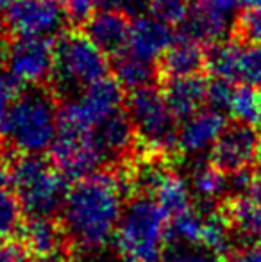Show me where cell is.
<instances>
[{
    "instance_id": "22",
    "label": "cell",
    "mask_w": 261,
    "mask_h": 262,
    "mask_svg": "<svg viewBox=\"0 0 261 262\" xmlns=\"http://www.w3.org/2000/svg\"><path fill=\"white\" fill-rule=\"evenodd\" d=\"M233 230L249 243L261 241V205L247 196L227 198L220 204Z\"/></svg>"
},
{
    "instance_id": "18",
    "label": "cell",
    "mask_w": 261,
    "mask_h": 262,
    "mask_svg": "<svg viewBox=\"0 0 261 262\" xmlns=\"http://www.w3.org/2000/svg\"><path fill=\"white\" fill-rule=\"evenodd\" d=\"M208 84L209 82L202 77V73L188 77H170L165 80L161 91L177 121L183 123L208 104Z\"/></svg>"
},
{
    "instance_id": "29",
    "label": "cell",
    "mask_w": 261,
    "mask_h": 262,
    "mask_svg": "<svg viewBox=\"0 0 261 262\" xmlns=\"http://www.w3.org/2000/svg\"><path fill=\"white\" fill-rule=\"evenodd\" d=\"M234 82H229L226 79H213L208 84V107L213 111H218L222 114H227L231 111V104L234 98Z\"/></svg>"
},
{
    "instance_id": "4",
    "label": "cell",
    "mask_w": 261,
    "mask_h": 262,
    "mask_svg": "<svg viewBox=\"0 0 261 262\" xmlns=\"http://www.w3.org/2000/svg\"><path fill=\"white\" fill-rule=\"evenodd\" d=\"M11 180L27 217H54L61 212L70 186L52 161L43 156L20 154L11 162Z\"/></svg>"
},
{
    "instance_id": "34",
    "label": "cell",
    "mask_w": 261,
    "mask_h": 262,
    "mask_svg": "<svg viewBox=\"0 0 261 262\" xmlns=\"http://www.w3.org/2000/svg\"><path fill=\"white\" fill-rule=\"evenodd\" d=\"M65 7L66 14L72 21H86L95 13V7L98 6V0H59Z\"/></svg>"
},
{
    "instance_id": "16",
    "label": "cell",
    "mask_w": 261,
    "mask_h": 262,
    "mask_svg": "<svg viewBox=\"0 0 261 262\" xmlns=\"http://www.w3.org/2000/svg\"><path fill=\"white\" fill-rule=\"evenodd\" d=\"M129 16L120 11L98 9L84 21V34L104 54L116 55L127 49L131 32Z\"/></svg>"
},
{
    "instance_id": "26",
    "label": "cell",
    "mask_w": 261,
    "mask_h": 262,
    "mask_svg": "<svg viewBox=\"0 0 261 262\" xmlns=\"http://www.w3.org/2000/svg\"><path fill=\"white\" fill-rule=\"evenodd\" d=\"M22 214L24 210L13 187H0V241L11 239L22 230Z\"/></svg>"
},
{
    "instance_id": "30",
    "label": "cell",
    "mask_w": 261,
    "mask_h": 262,
    "mask_svg": "<svg viewBox=\"0 0 261 262\" xmlns=\"http://www.w3.org/2000/svg\"><path fill=\"white\" fill-rule=\"evenodd\" d=\"M24 88H25L24 84L14 79L7 70L0 68V125L7 118V114H9L11 107L14 105V102L24 93Z\"/></svg>"
},
{
    "instance_id": "32",
    "label": "cell",
    "mask_w": 261,
    "mask_h": 262,
    "mask_svg": "<svg viewBox=\"0 0 261 262\" xmlns=\"http://www.w3.org/2000/svg\"><path fill=\"white\" fill-rule=\"evenodd\" d=\"M242 82L261 86V43L245 45L242 61Z\"/></svg>"
},
{
    "instance_id": "10",
    "label": "cell",
    "mask_w": 261,
    "mask_h": 262,
    "mask_svg": "<svg viewBox=\"0 0 261 262\" xmlns=\"http://www.w3.org/2000/svg\"><path fill=\"white\" fill-rule=\"evenodd\" d=\"M6 70L24 86H43L54 70V43L47 38H16L9 43Z\"/></svg>"
},
{
    "instance_id": "19",
    "label": "cell",
    "mask_w": 261,
    "mask_h": 262,
    "mask_svg": "<svg viewBox=\"0 0 261 262\" xmlns=\"http://www.w3.org/2000/svg\"><path fill=\"white\" fill-rule=\"evenodd\" d=\"M206 62H208L206 45L179 34L170 45V49L161 57L159 73H163L165 79L198 75L206 68Z\"/></svg>"
},
{
    "instance_id": "23",
    "label": "cell",
    "mask_w": 261,
    "mask_h": 262,
    "mask_svg": "<svg viewBox=\"0 0 261 262\" xmlns=\"http://www.w3.org/2000/svg\"><path fill=\"white\" fill-rule=\"evenodd\" d=\"M245 45L231 38L211 45L208 50L206 70L216 79H226L229 82H242V61Z\"/></svg>"
},
{
    "instance_id": "39",
    "label": "cell",
    "mask_w": 261,
    "mask_h": 262,
    "mask_svg": "<svg viewBox=\"0 0 261 262\" xmlns=\"http://www.w3.org/2000/svg\"><path fill=\"white\" fill-rule=\"evenodd\" d=\"M254 164H256V168H254L256 175H261V139H259V146H258V154H256Z\"/></svg>"
},
{
    "instance_id": "33",
    "label": "cell",
    "mask_w": 261,
    "mask_h": 262,
    "mask_svg": "<svg viewBox=\"0 0 261 262\" xmlns=\"http://www.w3.org/2000/svg\"><path fill=\"white\" fill-rule=\"evenodd\" d=\"M66 262H129L118 252H111L108 248H95V250H79L77 253L68 257Z\"/></svg>"
},
{
    "instance_id": "11",
    "label": "cell",
    "mask_w": 261,
    "mask_h": 262,
    "mask_svg": "<svg viewBox=\"0 0 261 262\" xmlns=\"http://www.w3.org/2000/svg\"><path fill=\"white\" fill-rule=\"evenodd\" d=\"M259 139L254 125L231 121L209 150V162L226 175L251 168L256 161Z\"/></svg>"
},
{
    "instance_id": "36",
    "label": "cell",
    "mask_w": 261,
    "mask_h": 262,
    "mask_svg": "<svg viewBox=\"0 0 261 262\" xmlns=\"http://www.w3.org/2000/svg\"><path fill=\"white\" fill-rule=\"evenodd\" d=\"M226 262H261V241L247 243L242 248H234Z\"/></svg>"
},
{
    "instance_id": "12",
    "label": "cell",
    "mask_w": 261,
    "mask_h": 262,
    "mask_svg": "<svg viewBox=\"0 0 261 262\" xmlns=\"http://www.w3.org/2000/svg\"><path fill=\"white\" fill-rule=\"evenodd\" d=\"M22 245L39 262H66L70 237L61 221L54 217H29L22 225Z\"/></svg>"
},
{
    "instance_id": "38",
    "label": "cell",
    "mask_w": 261,
    "mask_h": 262,
    "mask_svg": "<svg viewBox=\"0 0 261 262\" xmlns=\"http://www.w3.org/2000/svg\"><path fill=\"white\" fill-rule=\"evenodd\" d=\"M242 9H252V7H261V0H238Z\"/></svg>"
},
{
    "instance_id": "21",
    "label": "cell",
    "mask_w": 261,
    "mask_h": 262,
    "mask_svg": "<svg viewBox=\"0 0 261 262\" xmlns=\"http://www.w3.org/2000/svg\"><path fill=\"white\" fill-rule=\"evenodd\" d=\"M111 72L115 73V80L124 90L134 91L152 86L159 73V66L136 57L129 50H124L111 57Z\"/></svg>"
},
{
    "instance_id": "31",
    "label": "cell",
    "mask_w": 261,
    "mask_h": 262,
    "mask_svg": "<svg viewBox=\"0 0 261 262\" xmlns=\"http://www.w3.org/2000/svg\"><path fill=\"white\" fill-rule=\"evenodd\" d=\"M190 7V0H150V11L154 16L167 24H181Z\"/></svg>"
},
{
    "instance_id": "15",
    "label": "cell",
    "mask_w": 261,
    "mask_h": 262,
    "mask_svg": "<svg viewBox=\"0 0 261 262\" xmlns=\"http://www.w3.org/2000/svg\"><path fill=\"white\" fill-rule=\"evenodd\" d=\"M91 136L106 164L126 161L138 143L129 113L126 109L116 111L115 114L106 118L91 130Z\"/></svg>"
},
{
    "instance_id": "35",
    "label": "cell",
    "mask_w": 261,
    "mask_h": 262,
    "mask_svg": "<svg viewBox=\"0 0 261 262\" xmlns=\"http://www.w3.org/2000/svg\"><path fill=\"white\" fill-rule=\"evenodd\" d=\"M27 250L22 243H14L11 239L0 241V262H25Z\"/></svg>"
},
{
    "instance_id": "14",
    "label": "cell",
    "mask_w": 261,
    "mask_h": 262,
    "mask_svg": "<svg viewBox=\"0 0 261 262\" xmlns=\"http://www.w3.org/2000/svg\"><path fill=\"white\" fill-rule=\"evenodd\" d=\"M227 125L226 114L213 109H202L192 118L185 120L179 127L177 152L188 157L202 156L213 148L216 139Z\"/></svg>"
},
{
    "instance_id": "37",
    "label": "cell",
    "mask_w": 261,
    "mask_h": 262,
    "mask_svg": "<svg viewBox=\"0 0 261 262\" xmlns=\"http://www.w3.org/2000/svg\"><path fill=\"white\" fill-rule=\"evenodd\" d=\"M190 2L209 7V9L220 11V13H224V14H231L236 7H240L238 0H190Z\"/></svg>"
},
{
    "instance_id": "27",
    "label": "cell",
    "mask_w": 261,
    "mask_h": 262,
    "mask_svg": "<svg viewBox=\"0 0 261 262\" xmlns=\"http://www.w3.org/2000/svg\"><path fill=\"white\" fill-rule=\"evenodd\" d=\"M229 114L236 121L258 125L259 121V95L251 84L236 86Z\"/></svg>"
},
{
    "instance_id": "20",
    "label": "cell",
    "mask_w": 261,
    "mask_h": 262,
    "mask_svg": "<svg viewBox=\"0 0 261 262\" xmlns=\"http://www.w3.org/2000/svg\"><path fill=\"white\" fill-rule=\"evenodd\" d=\"M190 187L202 205H220L229 196L227 175L211 162H198L190 173Z\"/></svg>"
},
{
    "instance_id": "42",
    "label": "cell",
    "mask_w": 261,
    "mask_h": 262,
    "mask_svg": "<svg viewBox=\"0 0 261 262\" xmlns=\"http://www.w3.org/2000/svg\"><path fill=\"white\" fill-rule=\"evenodd\" d=\"M32 262H39V260H32Z\"/></svg>"
},
{
    "instance_id": "9",
    "label": "cell",
    "mask_w": 261,
    "mask_h": 262,
    "mask_svg": "<svg viewBox=\"0 0 261 262\" xmlns=\"http://www.w3.org/2000/svg\"><path fill=\"white\" fill-rule=\"evenodd\" d=\"M50 161L68 182H77L106 164L93 141L91 130H77L61 125L50 146Z\"/></svg>"
},
{
    "instance_id": "41",
    "label": "cell",
    "mask_w": 261,
    "mask_h": 262,
    "mask_svg": "<svg viewBox=\"0 0 261 262\" xmlns=\"http://www.w3.org/2000/svg\"><path fill=\"white\" fill-rule=\"evenodd\" d=\"M258 95H259V121H258V127L261 128V88L258 90Z\"/></svg>"
},
{
    "instance_id": "28",
    "label": "cell",
    "mask_w": 261,
    "mask_h": 262,
    "mask_svg": "<svg viewBox=\"0 0 261 262\" xmlns=\"http://www.w3.org/2000/svg\"><path fill=\"white\" fill-rule=\"evenodd\" d=\"M233 38L244 45L261 43V7L244 9L233 21Z\"/></svg>"
},
{
    "instance_id": "17",
    "label": "cell",
    "mask_w": 261,
    "mask_h": 262,
    "mask_svg": "<svg viewBox=\"0 0 261 262\" xmlns=\"http://www.w3.org/2000/svg\"><path fill=\"white\" fill-rule=\"evenodd\" d=\"M231 31H233V24L229 20V14H224L220 11L209 9V7L198 6L193 2H190L186 16L179 24V34L195 39L206 47L226 41Z\"/></svg>"
},
{
    "instance_id": "25",
    "label": "cell",
    "mask_w": 261,
    "mask_h": 262,
    "mask_svg": "<svg viewBox=\"0 0 261 262\" xmlns=\"http://www.w3.org/2000/svg\"><path fill=\"white\" fill-rule=\"evenodd\" d=\"M163 262H224L216 253L195 241L167 237Z\"/></svg>"
},
{
    "instance_id": "6",
    "label": "cell",
    "mask_w": 261,
    "mask_h": 262,
    "mask_svg": "<svg viewBox=\"0 0 261 262\" xmlns=\"http://www.w3.org/2000/svg\"><path fill=\"white\" fill-rule=\"evenodd\" d=\"M126 111L134 127L138 146L145 156L167 157L177 150L179 121L165 100L163 91L154 84L131 91Z\"/></svg>"
},
{
    "instance_id": "40",
    "label": "cell",
    "mask_w": 261,
    "mask_h": 262,
    "mask_svg": "<svg viewBox=\"0 0 261 262\" xmlns=\"http://www.w3.org/2000/svg\"><path fill=\"white\" fill-rule=\"evenodd\" d=\"M11 2H13V0H0V14L6 13V9L11 6Z\"/></svg>"
},
{
    "instance_id": "2",
    "label": "cell",
    "mask_w": 261,
    "mask_h": 262,
    "mask_svg": "<svg viewBox=\"0 0 261 262\" xmlns=\"http://www.w3.org/2000/svg\"><path fill=\"white\" fill-rule=\"evenodd\" d=\"M59 128V107L54 93L34 86L20 95L0 125V138L20 154L43 156L50 150Z\"/></svg>"
},
{
    "instance_id": "7",
    "label": "cell",
    "mask_w": 261,
    "mask_h": 262,
    "mask_svg": "<svg viewBox=\"0 0 261 262\" xmlns=\"http://www.w3.org/2000/svg\"><path fill=\"white\" fill-rule=\"evenodd\" d=\"M120 109H124V88L115 79L106 77L59 107V125L77 130H93Z\"/></svg>"
},
{
    "instance_id": "8",
    "label": "cell",
    "mask_w": 261,
    "mask_h": 262,
    "mask_svg": "<svg viewBox=\"0 0 261 262\" xmlns=\"http://www.w3.org/2000/svg\"><path fill=\"white\" fill-rule=\"evenodd\" d=\"M68 14L59 0H13L4 13V25L16 38L61 36Z\"/></svg>"
},
{
    "instance_id": "3",
    "label": "cell",
    "mask_w": 261,
    "mask_h": 262,
    "mask_svg": "<svg viewBox=\"0 0 261 262\" xmlns=\"http://www.w3.org/2000/svg\"><path fill=\"white\" fill-rule=\"evenodd\" d=\"M168 216L149 194H134L126 204L115 234L116 252L129 262H163Z\"/></svg>"
},
{
    "instance_id": "24",
    "label": "cell",
    "mask_w": 261,
    "mask_h": 262,
    "mask_svg": "<svg viewBox=\"0 0 261 262\" xmlns=\"http://www.w3.org/2000/svg\"><path fill=\"white\" fill-rule=\"evenodd\" d=\"M152 198L165 210L168 220L181 216V214L188 212L190 209H193V193L190 182L172 171L165 177V180L159 184Z\"/></svg>"
},
{
    "instance_id": "1",
    "label": "cell",
    "mask_w": 261,
    "mask_h": 262,
    "mask_svg": "<svg viewBox=\"0 0 261 262\" xmlns=\"http://www.w3.org/2000/svg\"><path fill=\"white\" fill-rule=\"evenodd\" d=\"M127 194L129 184L120 171L98 169L73 182L61 209L70 243L79 250L106 248L115 239Z\"/></svg>"
},
{
    "instance_id": "5",
    "label": "cell",
    "mask_w": 261,
    "mask_h": 262,
    "mask_svg": "<svg viewBox=\"0 0 261 262\" xmlns=\"http://www.w3.org/2000/svg\"><path fill=\"white\" fill-rule=\"evenodd\" d=\"M111 61L84 32H63L54 43L52 93L66 100L108 77Z\"/></svg>"
},
{
    "instance_id": "13",
    "label": "cell",
    "mask_w": 261,
    "mask_h": 262,
    "mask_svg": "<svg viewBox=\"0 0 261 262\" xmlns=\"http://www.w3.org/2000/svg\"><path fill=\"white\" fill-rule=\"evenodd\" d=\"M174 39L175 36L172 32L170 24L154 14H139L131 21L129 41L126 50L143 61L159 66L161 57L170 49Z\"/></svg>"
}]
</instances>
